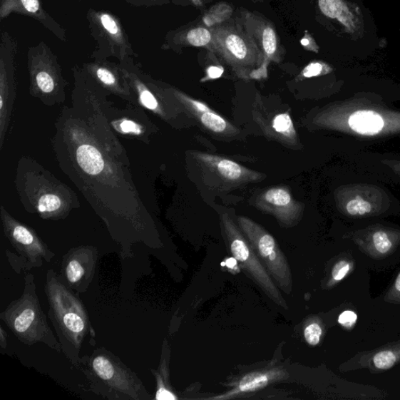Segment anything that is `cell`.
Here are the masks:
<instances>
[{"label": "cell", "mask_w": 400, "mask_h": 400, "mask_svg": "<svg viewBox=\"0 0 400 400\" xmlns=\"http://www.w3.org/2000/svg\"><path fill=\"white\" fill-rule=\"evenodd\" d=\"M48 316L53 324L61 352L69 362L78 367L85 340L89 337L92 346L96 344V334L88 310L78 294L63 282L60 275L48 269L44 287Z\"/></svg>", "instance_id": "cell-1"}, {"label": "cell", "mask_w": 400, "mask_h": 400, "mask_svg": "<svg viewBox=\"0 0 400 400\" xmlns=\"http://www.w3.org/2000/svg\"><path fill=\"white\" fill-rule=\"evenodd\" d=\"M78 369L88 381L93 394L109 400H150L138 375L120 359L104 347L96 349L81 357Z\"/></svg>", "instance_id": "cell-2"}, {"label": "cell", "mask_w": 400, "mask_h": 400, "mask_svg": "<svg viewBox=\"0 0 400 400\" xmlns=\"http://www.w3.org/2000/svg\"><path fill=\"white\" fill-rule=\"evenodd\" d=\"M0 319L23 344H43L57 353H61L60 342L55 337L41 307L34 275L28 273L24 276L21 297L11 302L0 314Z\"/></svg>", "instance_id": "cell-3"}, {"label": "cell", "mask_w": 400, "mask_h": 400, "mask_svg": "<svg viewBox=\"0 0 400 400\" xmlns=\"http://www.w3.org/2000/svg\"><path fill=\"white\" fill-rule=\"evenodd\" d=\"M1 217L4 234L15 250H7L6 257L16 273L39 268L44 262L51 263L55 254L34 230L13 218L4 207Z\"/></svg>", "instance_id": "cell-4"}, {"label": "cell", "mask_w": 400, "mask_h": 400, "mask_svg": "<svg viewBox=\"0 0 400 400\" xmlns=\"http://www.w3.org/2000/svg\"><path fill=\"white\" fill-rule=\"evenodd\" d=\"M86 19L91 35L96 43L92 59L104 61L114 57L119 62H124L138 56L117 15L89 8Z\"/></svg>", "instance_id": "cell-5"}, {"label": "cell", "mask_w": 400, "mask_h": 400, "mask_svg": "<svg viewBox=\"0 0 400 400\" xmlns=\"http://www.w3.org/2000/svg\"><path fill=\"white\" fill-rule=\"evenodd\" d=\"M222 227L233 257L243 270L264 290L275 304L287 309V304L272 277L258 258L254 248L239 225L227 214L222 215Z\"/></svg>", "instance_id": "cell-6"}, {"label": "cell", "mask_w": 400, "mask_h": 400, "mask_svg": "<svg viewBox=\"0 0 400 400\" xmlns=\"http://www.w3.org/2000/svg\"><path fill=\"white\" fill-rule=\"evenodd\" d=\"M237 223L269 275L281 289L289 294L292 288L290 268L272 235L247 217H237Z\"/></svg>", "instance_id": "cell-7"}, {"label": "cell", "mask_w": 400, "mask_h": 400, "mask_svg": "<svg viewBox=\"0 0 400 400\" xmlns=\"http://www.w3.org/2000/svg\"><path fill=\"white\" fill-rule=\"evenodd\" d=\"M30 89L42 99L63 97L64 79L58 56L43 41L28 50Z\"/></svg>", "instance_id": "cell-8"}, {"label": "cell", "mask_w": 400, "mask_h": 400, "mask_svg": "<svg viewBox=\"0 0 400 400\" xmlns=\"http://www.w3.org/2000/svg\"><path fill=\"white\" fill-rule=\"evenodd\" d=\"M99 252L93 246L71 249L63 257L60 276L69 288L85 293L94 279Z\"/></svg>", "instance_id": "cell-9"}, {"label": "cell", "mask_w": 400, "mask_h": 400, "mask_svg": "<svg viewBox=\"0 0 400 400\" xmlns=\"http://www.w3.org/2000/svg\"><path fill=\"white\" fill-rule=\"evenodd\" d=\"M19 51L18 40L9 32L2 31L0 37V116L2 144L16 93V56Z\"/></svg>", "instance_id": "cell-10"}, {"label": "cell", "mask_w": 400, "mask_h": 400, "mask_svg": "<svg viewBox=\"0 0 400 400\" xmlns=\"http://www.w3.org/2000/svg\"><path fill=\"white\" fill-rule=\"evenodd\" d=\"M254 206L276 217L284 226L299 222L304 211V204L293 198L287 186L269 188L256 195Z\"/></svg>", "instance_id": "cell-11"}, {"label": "cell", "mask_w": 400, "mask_h": 400, "mask_svg": "<svg viewBox=\"0 0 400 400\" xmlns=\"http://www.w3.org/2000/svg\"><path fill=\"white\" fill-rule=\"evenodd\" d=\"M254 116L264 133L271 140L289 148H298L300 143L289 112L267 111L260 101H255Z\"/></svg>", "instance_id": "cell-12"}, {"label": "cell", "mask_w": 400, "mask_h": 400, "mask_svg": "<svg viewBox=\"0 0 400 400\" xmlns=\"http://www.w3.org/2000/svg\"><path fill=\"white\" fill-rule=\"evenodd\" d=\"M192 155L201 165L230 185L257 183L262 181L265 177L257 171L245 168L234 160L217 155L201 152H193Z\"/></svg>", "instance_id": "cell-13"}, {"label": "cell", "mask_w": 400, "mask_h": 400, "mask_svg": "<svg viewBox=\"0 0 400 400\" xmlns=\"http://www.w3.org/2000/svg\"><path fill=\"white\" fill-rule=\"evenodd\" d=\"M14 14L38 21L62 42H68L66 30L46 10L41 0H0V20Z\"/></svg>", "instance_id": "cell-14"}, {"label": "cell", "mask_w": 400, "mask_h": 400, "mask_svg": "<svg viewBox=\"0 0 400 400\" xmlns=\"http://www.w3.org/2000/svg\"><path fill=\"white\" fill-rule=\"evenodd\" d=\"M364 136H375L400 130V116L374 110H357L346 118V128Z\"/></svg>", "instance_id": "cell-15"}, {"label": "cell", "mask_w": 400, "mask_h": 400, "mask_svg": "<svg viewBox=\"0 0 400 400\" xmlns=\"http://www.w3.org/2000/svg\"><path fill=\"white\" fill-rule=\"evenodd\" d=\"M83 68L106 91L130 97L133 89L129 86L119 63L109 60H93L84 63Z\"/></svg>", "instance_id": "cell-16"}, {"label": "cell", "mask_w": 400, "mask_h": 400, "mask_svg": "<svg viewBox=\"0 0 400 400\" xmlns=\"http://www.w3.org/2000/svg\"><path fill=\"white\" fill-rule=\"evenodd\" d=\"M287 375L284 371L279 369L265 371L252 372L240 381L238 385L227 394L211 398L212 399H232L240 394L252 393L267 387L269 384L285 378Z\"/></svg>", "instance_id": "cell-17"}, {"label": "cell", "mask_w": 400, "mask_h": 400, "mask_svg": "<svg viewBox=\"0 0 400 400\" xmlns=\"http://www.w3.org/2000/svg\"><path fill=\"white\" fill-rule=\"evenodd\" d=\"M169 348L166 341L163 346L162 354L158 369H150L155 380H156V391L153 399L155 400H177L175 394L169 381Z\"/></svg>", "instance_id": "cell-18"}, {"label": "cell", "mask_w": 400, "mask_h": 400, "mask_svg": "<svg viewBox=\"0 0 400 400\" xmlns=\"http://www.w3.org/2000/svg\"><path fill=\"white\" fill-rule=\"evenodd\" d=\"M322 13L328 18L337 19L349 32L357 29V22L348 6L342 0H319Z\"/></svg>", "instance_id": "cell-19"}, {"label": "cell", "mask_w": 400, "mask_h": 400, "mask_svg": "<svg viewBox=\"0 0 400 400\" xmlns=\"http://www.w3.org/2000/svg\"><path fill=\"white\" fill-rule=\"evenodd\" d=\"M38 213L47 219H60L67 215L68 207L61 195L55 193H47L40 195L36 202Z\"/></svg>", "instance_id": "cell-20"}, {"label": "cell", "mask_w": 400, "mask_h": 400, "mask_svg": "<svg viewBox=\"0 0 400 400\" xmlns=\"http://www.w3.org/2000/svg\"><path fill=\"white\" fill-rule=\"evenodd\" d=\"M200 124L210 132L217 135H235L239 132L230 122L219 116L215 111L205 112L195 116Z\"/></svg>", "instance_id": "cell-21"}, {"label": "cell", "mask_w": 400, "mask_h": 400, "mask_svg": "<svg viewBox=\"0 0 400 400\" xmlns=\"http://www.w3.org/2000/svg\"><path fill=\"white\" fill-rule=\"evenodd\" d=\"M345 210L350 216H365L371 213L373 210L372 203L361 195H356L347 202Z\"/></svg>", "instance_id": "cell-22"}, {"label": "cell", "mask_w": 400, "mask_h": 400, "mask_svg": "<svg viewBox=\"0 0 400 400\" xmlns=\"http://www.w3.org/2000/svg\"><path fill=\"white\" fill-rule=\"evenodd\" d=\"M112 125L120 134L137 136L144 134L143 128L132 119L123 118L116 120L112 121Z\"/></svg>", "instance_id": "cell-23"}, {"label": "cell", "mask_w": 400, "mask_h": 400, "mask_svg": "<svg viewBox=\"0 0 400 400\" xmlns=\"http://www.w3.org/2000/svg\"><path fill=\"white\" fill-rule=\"evenodd\" d=\"M175 96L179 101H180L185 106V108L195 117L199 116V114L213 111L206 103L192 99V98L183 93H175Z\"/></svg>", "instance_id": "cell-24"}, {"label": "cell", "mask_w": 400, "mask_h": 400, "mask_svg": "<svg viewBox=\"0 0 400 400\" xmlns=\"http://www.w3.org/2000/svg\"><path fill=\"white\" fill-rule=\"evenodd\" d=\"M397 361L395 353L391 350H383L375 354L373 358V363L378 369L388 370L394 366Z\"/></svg>", "instance_id": "cell-25"}, {"label": "cell", "mask_w": 400, "mask_h": 400, "mask_svg": "<svg viewBox=\"0 0 400 400\" xmlns=\"http://www.w3.org/2000/svg\"><path fill=\"white\" fill-rule=\"evenodd\" d=\"M226 46L236 58L242 60L247 54V46L239 36L235 35L228 36L226 39Z\"/></svg>", "instance_id": "cell-26"}, {"label": "cell", "mask_w": 400, "mask_h": 400, "mask_svg": "<svg viewBox=\"0 0 400 400\" xmlns=\"http://www.w3.org/2000/svg\"><path fill=\"white\" fill-rule=\"evenodd\" d=\"M211 35L210 31L203 28L193 29L187 35V40L192 46H203L210 43Z\"/></svg>", "instance_id": "cell-27"}, {"label": "cell", "mask_w": 400, "mask_h": 400, "mask_svg": "<svg viewBox=\"0 0 400 400\" xmlns=\"http://www.w3.org/2000/svg\"><path fill=\"white\" fill-rule=\"evenodd\" d=\"M374 247L381 255H386L393 248V242L384 231L374 232L372 236Z\"/></svg>", "instance_id": "cell-28"}, {"label": "cell", "mask_w": 400, "mask_h": 400, "mask_svg": "<svg viewBox=\"0 0 400 400\" xmlns=\"http://www.w3.org/2000/svg\"><path fill=\"white\" fill-rule=\"evenodd\" d=\"M322 334V329L317 323H312L304 329V338L310 346H317L319 344Z\"/></svg>", "instance_id": "cell-29"}, {"label": "cell", "mask_w": 400, "mask_h": 400, "mask_svg": "<svg viewBox=\"0 0 400 400\" xmlns=\"http://www.w3.org/2000/svg\"><path fill=\"white\" fill-rule=\"evenodd\" d=\"M351 270V265L347 260H341L334 266L332 272V280L339 282L347 277Z\"/></svg>", "instance_id": "cell-30"}, {"label": "cell", "mask_w": 400, "mask_h": 400, "mask_svg": "<svg viewBox=\"0 0 400 400\" xmlns=\"http://www.w3.org/2000/svg\"><path fill=\"white\" fill-rule=\"evenodd\" d=\"M263 45L265 52L269 54H273L276 51V36L275 31L268 28L265 30L263 35Z\"/></svg>", "instance_id": "cell-31"}, {"label": "cell", "mask_w": 400, "mask_h": 400, "mask_svg": "<svg viewBox=\"0 0 400 400\" xmlns=\"http://www.w3.org/2000/svg\"><path fill=\"white\" fill-rule=\"evenodd\" d=\"M357 315L352 310H346L339 317V323L347 329L352 328L357 323Z\"/></svg>", "instance_id": "cell-32"}, {"label": "cell", "mask_w": 400, "mask_h": 400, "mask_svg": "<svg viewBox=\"0 0 400 400\" xmlns=\"http://www.w3.org/2000/svg\"><path fill=\"white\" fill-rule=\"evenodd\" d=\"M324 65L320 63H312L304 70L303 76L305 78H312L319 76L324 73Z\"/></svg>", "instance_id": "cell-33"}, {"label": "cell", "mask_w": 400, "mask_h": 400, "mask_svg": "<svg viewBox=\"0 0 400 400\" xmlns=\"http://www.w3.org/2000/svg\"><path fill=\"white\" fill-rule=\"evenodd\" d=\"M124 1L136 7H151L162 4L164 0H124Z\"/></svg>", "instance_id": "cell-34"}, {"label": "cell", "mask_w": 400, "mask_h": 400, "mask_svg": "<svg viewBox=\"0 0 400 400\" xmlns=\"http://www.w3.org/2000/svg\"><path fill=\"white\" fill-rule=\"evenodd\" d=\"M224 69L220 67L212 66L207 70L208 78L210 79H217L222 77Z\"/></svg>", "instance_id": "cell-35"}, {"label": "cell", "mask_w": 400, "mask_h": 400, "mask_svg": "<svg viewBox=\"0 0 400 400\" xmlns=\"http://www.w3.org/2000/svg\"><path fill=\"white\" fill-rule=\"evenodd\" d=\"M7 339L8 334L3 326H1V327H0V349H1L2 352H4L7 347Z\"/></svg>", "instance_id": "cell-36"}, {"label": "cell", "mask_w": 400, "mask_h": 400, "mask_svg": "<svg viewBox=\"0 0 400 400\" xmlns=\"http://www.w3.org/2000/svg\"><path fill=\"white\" fill-rule=\"evenodd\" d=\"M388 165L394 171H396V173L400 175V162L399 161L388 162Z\"/></svg>", "instance_id": "cell-37"}, {"label": "cell", "mask_w": 400, "mask_h": 400, "mask_svg": "<svg viewBox=\"0 0 400 400\" xmlns=\"http://www.w3.org/2000/svg\"><path fill=\"white\" fill-rule=\"evenodd\" d=\"M395 289L400 292V273L397 277V279L396 280V283H395Z\"/></svg>", "instance_id": "cell-38"}, {"label": "cell", "mask_w": 400, "mask_h": 400, "mask_svg": "<svg viewBox=\"0 0 400 400\" xmlns=\"http://www.w3.org/2000/svg\"><path fill=\"white\" fill-rule=\"evenodd\" d=\"M301 43L303 46H307L309 44V40L307 39H302Z\"/></svg>", "instance_id": "cell-39"}]
</instances>
